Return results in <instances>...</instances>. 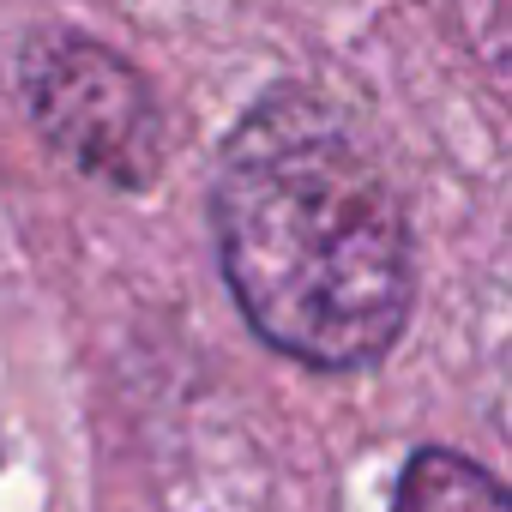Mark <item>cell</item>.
Masks as SVG:
<instances>
[{
  "instance_id": "cell-3",
  "label": "cell",
  "mask_w": 512,
  "mask_h": 512,
  "mask_svg": "<svg viewBox=\"0 0 512 512\" xmlns=\"http://www.w3.org/2000/svg\"><path fill=\"white\" fill-rule=\"evenodd\" d=\"M392 512H512V488L494 482L482 464H470L464 452L446 446H422L404 476H398V500Z\"/></svg>"
},
{
  "instance_id": "cell-2",
  "label": "cell",
  "mask_w": 512,
  "mask_h": 512,
  "mask_svg": "<svg viewBox=\"0 0 512 512\" xmlns=\"http://www.w3.org/2000/svg\"><path fill=\"white\" fill-rule=\"evenodd\" d=\"M25 97L43 139L79 169L145 187L163 163V115L151 85L103 43L49 31L25 49Z\"/></svg>"
},
{
  "instance_id": "cell-1",
  "label": "cell",
  "mask_w": 512,
  "mask_h": 512,
  "mask_svg": "<svg viewBox=\"0 0 512 512\" xmlns=\"http://www.w3.org/2000/svg\"><path fill=\"white\" fill-rule=\"evenodd\" d=\"M211 223L223 278L272 350L308 368H368L404 338L410 217L368 139L326 97L278 85L235 121Z\"/></svg>"
}]
</instances>
